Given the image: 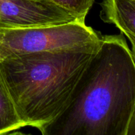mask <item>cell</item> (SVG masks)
Listing matches in <instances>:
<instances>
[{"label":"cell","mask_w":135,"mask_h":135,"mask_svg":"<svg viewBox=\"0 0 135 135\" xmlns=\"http://www.w3.org/2000/svg\"><path fill=\"white\" fill-rule=\"evenodd\" d=\"M100 17L135 43V0H104Z\"/></svg>","instance_id":"5b68a950"},{"label":"cell","mask_w":135,"mask_h":135,"mask_svg":"<svg viewBox=\"0 0 135 135\" xmlns=\"http://www.w3.org/2000/svg\"><path fill=\"white\" fill-rule=\"evenodd\" d=\"M60 7L82 18L86 16L93 5L94 0H50Z\"/></svg>","instance_id":"52a82bcc"},{"label":"cell","mask_w":135,"mask_h":135,"mask_svg":"<svg viewBox=\"0 0 135 135\" xmlns=\"http://www.w3.org/2000/svg\"><path fill=\"white\" fill-rule=\"evenodd\" d=\"M11 96L0 74V134L24 127Z\"/></svg>","instance_id":"8992f818"},{"label":"cell","mask_w":135,"mask_h":135,"mask_svg":"<svg viewBox=\"0 0 135 135\" xmlns=\"http://www.w3.org/2000/svg\"><path fill=\"white\" fill-rule=\"evenodd\" d=\"M100 42L0 63V74L25 127L40 131L63 113Z\"/></svg>","instance_id":"7a4b0ae2"},{"label":"cell","mask_w":135,"mask_h":135,"mask_svg":"<svg viewBox=\"0 0 135 135\" xmlns=\"http://www.w3.org/2000/svg\"><path fill=\"white\" fill-rule=\"evenodd\" d=\"M135 107V60L123 34L102 36L63 113L42 135H126Z\"/></svg>","instance_id":"6da1fadb"},{"label":"cell","mask_w":135,"mask_h":135,"mask_svg":"<svg viewBox=\"0 0 135 135\" xmlns=\"http://www.w3.org/2000/svg\"><path fill=\"white\" fill-rule=\"evenodd\" d=\"M102 36L85 21L17 29H0V63L11 57L56 51L99 42Z\"/></svg>","instance_id":"3957f363"},{"label":"cell","mask_w":135,"mask_h":135,"mask_svg":"<svg viewBox=\"0 0 135 135\" xmlns=\"http://www.w3.org/2000/svg\"><path fill=\"white\" fill-rule=\"evenodd\" d=\"M33 1H47V0H33Z\"/></svg>","instance_id":"30bf717a"},{"label":"cell","mask_w":135,"mask_h":135,"mask_svg":"<svg viewBox=\"0 0 135 135\" xmlns=\"http://www.w3.org/2000/svg\"><path fill=\"white\" fill-rule=\"evenodd\" d=\"M132 45V53H133V57H134V60H135V43H133V42H131Z\"/></svg>","instance_id":"9c48e42d"},{"label":"cell","mask_w":135,"mask_h":135,"mask_svg":"<svg viewBox=\"0 0 135 135\" xmlns=\"http://www.w3.org/2000/svg\"><path fill=\"white\" fill-rule=\"evenodd\" d=\"M85 21L50 0H0V29H17Z\"/></svg>","instance_id":"277c9868"},{"label":"cell","mask_w":135,"mask_h":135,"mask_svg":"<svg viewBox=\"0 0 135 135\" xmlns=\"http://www.w3.org/2000/svg\"><path fill=\"white\" fill-rule=\"evenodd\" d=\"M126 135H135V107L128 125Z\"/></svg>","instance_id":"ba28073f"}]
</instances>
